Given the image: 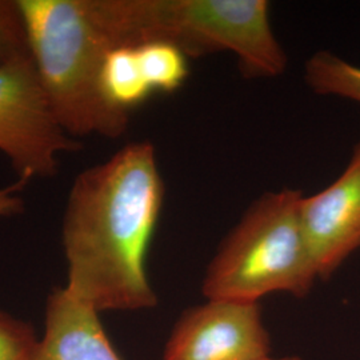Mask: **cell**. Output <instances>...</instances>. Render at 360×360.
Listing matches in <instances>:
<instances>
[{
    "label": "cell",
    "instance_id": "6da1fadb",
    "mask_svg": "<svg viewBox=\"0 0 360 360\" xmlns=\"http://www.w3.org/2000/svg\"><path fill=\"white\" fill-rule=\"evenodd\" d=\"M163 200L150 142L129 143L79 174L62 224L68 292L99 314L155 307L146 262Z\"/></svg>",
    "mask_w": 360,
    "mask_h": 360
},
{
    "label": "cell",
    "instance_id": "7a4b0ae2",
    "mask_svg": "<svg viewBox=\"0 0 360 360\" xmlns=\"http://www.w3.org/2000/svg\"><path fill=\"white\" fill-rule=\"evenodd\" d=\"M95 6L115 49L163 41L188 59L230 52L245 77H279L287 67L266 0H95Z\"/></svg>",
    "mask_w": 360,
    "mask_h": 360
},
{
    "label": "cell",
    "instance_id": "3957f363",
    "mask_svg": "<svg viewBox=\"0 0 360 360\" xmlns=\"http://www.w3.org/2000/svg\"><path fill=\"white\" fill-rule=\"evenodd\" d=\"M26 20L32 60L52 112L65 132L115 139L129 112L110 103L101 75L114 44L94 0H18Z\"/></svg>",
    "mask_w": 360,
    "mask_h": 360
},
{
    "label": "cell",
    "instance_id": "277c9868",
    "mask_svg": "<svg viewBox=\"0 0 360 360\" xmlns=\"http://www.w3.org/2000/svg\"><path fill=\"white\" fill-rule=\"evenodd\" d=\"M303 193L284 188L247 210L207 267L206 299L259 303L285 292L307 295L319 279L302 226Z\"/></svg>",
    "mask_w": 360,
    "mask_h": 360
},
{
    "label": "cell",
    "instance_id": "5b68a950",
    "mask_svg": "<svg viewBox=\"0 0 360 360\" xmlns=\"http://www.w3.org/2000/svg\"><path fill=\"white\" fill-rule=\"evenodd\" d=\"M80 147L53 115L34 60L0 67V153L19 180L53 178L59 155Z\"/></svg>",
    "mask_w": 360,
    "mask_h": 360
},
{
    "label": "cell",
    "instance_id": "8992f818",
    "mask_svg": "<svg viewBox=\"0 0 360 360\" xmlns=\"http://www.w3.org/2000/svg\"><path fill=\"white\" fill-rule=\"evenodd\" d=\"M270 351L259 303L207 299L181 314L162 360H260Z\"/></svg>",
    "mask_w": 360,
    "mask_h": 360
},
{
    "label": "cell",
    "instance_id": "52a82bcc",
    "mask_svg": "<svg viewBox=\"0 0 360 360\" xmlns=\"http://www.w3.org/2000/svg\"><path fill=\"white\" fill-rule=\"evenodd\" d=\"M300 215L318 276L327 279L360 248V143L333 184L303 196Z\"/></svg>",
    "mask_w": 360,
    "mask_h": 360
},
{
    "label": "cell",
    "instance_id": "ba28073f",
    "mask_svg": "<svg viewBox=\"0 0 360 360\" xmlns=\"http://www.w3.org/2000/svg\"><path fill=\"white\" fill-rule=\"evenodd\" d=\"M32 360H122L104 331L99 312L55 288L46 307V327Z\"/></svg>",
    "mask_w": 360,
    "mask_h": 360
},
{
    "label": "cell",
    "instance_id": "9c48e42d",
    "mask_svg": "<svg viewBox=\"0 0 360 360\" xmlns=\"http://www.w3.org/2000/svg\"><path fill=\"white\" fill-rule=\"evenodd\" d=\"M101 84L105 99L116 108L127 112L153 95L134 46L117 47L107 53Z\"/></svg>",
    "mask_w": 360,
    "mask_h": 360
},
{
    "label": "cell",
    "instance_id": "30bf717a",
    "mask_svg": "<svg viewBox=\"0 0 360 360\" xmlns=\"http://www.w3.org/2000/svg\"><path fill=\"white\" fill-rule=\"evenodd\" d=\"M309 89L321 95L346 98L360 103V67L330 51L314 53L304 67Z\"/></svg>",
    "mask_w": 360,
    "mask_h": 360
},
{
    "label": "cell",
    "instance_id": "8fae6325",
    "mask_svg": "<svg viewBox=\"0 0 360 360\" xmlns=\"http://www.w3.org/2000/svg\"><path fill=\"white\" fill-rule=\"evenodd\" d=\"M138 62L148 87L154 92L179 90L188 77V58L163 41L135 44Z\"/></svg>",
    "mask_w": 360,
    "mask_h": 360
},
{
    "label": "cell",
    "instance_id": "7c38bea8",
    "mask_svg": "<svg viewBox=\"0 0 360 360\" xmlns=\"http://www.w3.org/2000/svg\"><path fill=\"white\" fill-rule=\"evenodd\" d=\"M32 59L19 1L0 0V67Z\"/></svg>",
    "mask_w": 360,
    "mask_h": 360
},
{
    "label": "cell",
    "instance_id": "4fadbf2b",
    "mask_svg": "<svg viewBox=\"0 0 360 360\" xmlns=\"http://www.w3.org/2000/svg\"><path fill=\"white\" fill-rule=\"evenodd\" d=\"M38 345L28 324L0 311V360H32Z\"/></svg>",
    "mask_w": 360,
    "mask_h": 360
},
{
    "label": "cell",
    "instance_id": "5bb4252c",
    "mask_svg": "<svg viewBox=\"0 0 360 360\" xmlns=\"http://www.w3.org/2000/svg\"><path fill=\"white\" fill-rule=\"evenodd\" d=\"M260 360H302L300 358H297V356H284V358H271V356H267V358H264V359Z\"/></svg>",
    "mask_w": 360,
    "mask_h": 360
}]
</instances>
